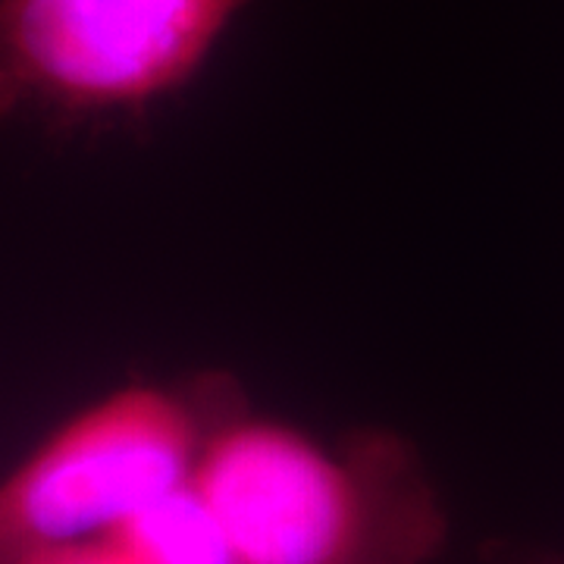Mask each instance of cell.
<instances>
[{
	"mask_svg": "<svg viewBox=\"0 0 564 564\" xmlns=\"http://www.w3.org/2000/svg\"><path fill=\"white\" fill-rule=\"evenodd\" d=\"M549 564H564V562H549Z\"/></svg>",
	"mask_w": 564,
	"mask_h": 564,
	"instance_id": "8992f818",
	"label": "cell"
},
{
	"mask_svg": "<svg viewBox=\"0 0 564 564\" xmlns=\"http://www.w3.org/2000/svg\"><path fill=\"white\" fill-rule=\"evenodd\" d=\"M141 564H245L192 477L117 527Z\"/></svg>",
	"mask_w": 564,
	"mask_h": 564,
	"instance_id": "277c9868",
	"label": "cell"
},
{
	"mask_svg": "<svg viewBox=\"0 0 564 564\" xmlns=\"http://www.w3.org/2000/svg\"><path fill=\"white\" fill-rule=\"evenodd\" d=\"M192 484L245 564H423L445 540L414 448L383 430L329 452L239 414L210 433Z\"/></svg>",
	"mask_w": 564,
	"mask_h": 564,
	"instance_id": "6da1fadb",
	"label": "cell"
},
{
	"mask_svg": "<svg viewBox=\"0 0 564 564\" xmlns=\"http://www.w3.org/2000/svg\"><path fill=\"white\" fill-rule=\"evenodd\" d=\"M251 0H0V117L144 107L195 76Z\"/></svg>",
	"mask_w": 564,
	"mask_h": 564,
	"instance_id": "3957f363",
	"label": "cell"
},
{
	"mask_svg": "<svg viewBox=\"0 0 564 564\" xmlns=\"http://www.w3.org/2000/svg\"><path fill=\"white\" fill-rule=\"evenodd\" d=\"M242 414L236 386H129L61 426L0 484V564L117 530L185 484L214 430Z\"/></svg>",
	"mask_w": 564,
	"mask_h": 564,
	"instance_id": "7a4b0ae2",
	"label": "cell"
},
{
	"mask_svg": "<svg viewBox=\"0 0 564 564\" xmlns=\"http://www.w3.org/2000/svg\"><path fill=\"white\" fill-rule=\"evenodd\" d=\"M22 564H141L132 549L122 543V536L117 530L91 536V540H79V543L57 545L39 552L32 558H25Z\"/></svg>",
	"mask_w": 564,
	"mask_h": 564,
	"instance_id": "5b68a950",
	"label": "cell"
}]
</instances>
